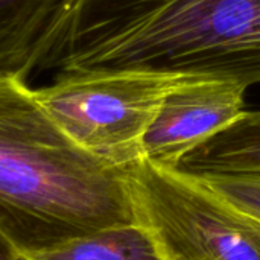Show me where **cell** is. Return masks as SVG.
Returning a JSON list of instances; mask_svg holds the SVG:
<instances>
[{"label":"cell","instance_id":"cell-8","mask_svg":"<svg viewBox=\"0 0 260 260\" xmlns=\"http://www.w3.org/2000/svg\"><path fill=\"white\" fill-rule=\"evenodd\" d=\"M14 260H165L154 236L140 222L108 227L53 248L17 254Z\"/></svg>","mask_w":260,"mask_h":260},{"label":"cell","instance_id":"cell-9","mask_svg":"<svg viewBox=\"0 0 260 260\" xmlns=\"http://www.w3.org/2000/svg\"><path fill=\"white\" fill-rule=\"evenodd\" d=\"M195 178L260 224V175H210Z\"/></svg>","mask_w":260,"mask_h":260},{"label":"cell","instance_id":"cell-5","mask_svg":"<svg viewBox=\"0 0 260 260\" xmlns=\"http://www.w3.org/2000/svg\"><path fill=\"white\" fill-rule=\"evenodd\" d=\"M247 87L219 78H180L166 93L142 142V157L174 169L200 143L245 111Z\"/></svg>","mask_w":260,"mask_h":260},{"label":"cell","instance_id":"cell-4","mask_svg":"<svg viewBox=\"0 0 260 260\" xmlns=\"http://www.w3.org/2000/svg\"><path fill=\"white\" fill-rule=\"evenodd\" d=\"M137 219L165 260H260V224L198 178L145 158L129 163Z\"/></svg>","mask_w":260,"mask_h":260},{"label":"cell","instance_id":"cell-7","mask_svg":"<svg viewBox=\"0 0 260 260\" xmlns=\"http://www.w3.org/2000/svg\"><path fill=\"white\" fill-rule=\"evenodd\" d=\"M174 169L192 177L260 175V110H245L232 125L187 152Z\"/></svg>","mask_w":260,"mask_h":260},{"label":"cell","instance_id":"cell-2","mask_svg":"<svg viewBox=\"0 0 260 260\" xmlns=\"http://www.w3.org/2000/svg\"><path fill=\"white\" fill-rule=\"evenodd\" d=\"M128 166L70 140L24 81H0V235L17 254L139 222Z\"/></svg>","mask_w":260,"mask_h":260},{"label":"cell","instance_id":"cell-10","mask_svg":"<svg viewBox=\"0 0 260 260\" xmlns=\"http://www.w3.org/2000/svg\"><path fill=\"white\" fill-rule=\"evenodd\" d=\"M17 256L15 250L9 245V242L0 235V260H14Z\"/></svg>","mask_w":260,"mask_h":260},{"label":"cell","instance_id":"cell-1","mask_svg":"<svg viewBox=\"0 0 260 260\" xmlns=\"http://www.w3.org/2000/svg\"><path fill=\"white\" fill-rule=\"evenodd\" d=\"M146 70L260 84V0H70L43 69Z\"/></svg>","mask_w":260,"mask_h":260},{"label":"cell","instance_id":"cell-6","mask_svg":"<svg viewBox=\"0 0 260 260\" xmlns=\"http://www.w3.org/2000/svg\"><path fill=\"white\" fill-rule=\"evenodd\" d=\"M70 0H0V81L43 69L62 32Z\"/></svg>","mask_w":260,"mask_h":260},{"label":"cell","instance_id":"cell-3","mask_svg":"<svg viewBox=\"0 0 260 260\" xmlns=\"http://www.w3.org/2000/svg\"><path fill=\"white\" fill-rule=\"evenodd\" d=\"M184 75L146 70L61 73L34 90L47 117L76 145L116 165L142 157V142L169 88Z\"/></svg>","mask_w":260,"mask_h":260}]
</instances>
